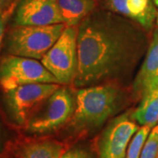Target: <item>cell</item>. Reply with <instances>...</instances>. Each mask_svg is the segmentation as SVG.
<instances>
[{"instance_id": "6da1fadb", "label": "cell", "mask_w": 158, "mask_h": 158, "mask_svg": "<svg viewBox=\"0 0 158 158\" xmlns=\"http://www.w3.org/2000/svg\"><path fill=\"white\" fill-rule=\"evenodd\" d=\"M78 27L76 88L129 78L142 55V38L129 22L113 16H91Z\"/></svg>"}, {"instance_id": "7a4b0ae2", "label": "cell", "mask_w": 158, "mask_h": 158, "mask_svg": "<svg viewBox=\"0 0 158 158\" xmlns=\"http://www.w3.org/2000/svg\"><path fill=\"white\" fill-rule=\"evenodd\" d=\"M70 125L77 131H91L121 110L126 94L116 83H107L79 89Z\"/></svg>"}, {"instance_id": "3957f363", "label": "cell", "mask_w": 158, "mask_h": 158, "mask_svg": "<svg viewBox=\"0 0 158 158\" xmlns=\"http://www.w3.org/2000/svg\"><path fill=\"white\" fill-rule=\"evenodd\" d=\"M66 24L12 27L5 36L6 55L41 60L59 39Z\"/></svg>"}, {"instance_id": "277c9868", "label": "cell", "mask_w": 158, "mask_h": 158, "mask_svg": "<svg viewBox=\"0 0 158 158\" xmlns=\"http://www.w3.org/2000/svg\"><path fill=\"white\" fill-rule=\"evenodd\" d=\"M61 86L60 84H31L4 91L3 101L8 117L15 125L25 127L42 104Z\"/></svg>"}, {"instance_id": "5b68a950", "label": "cell", "mask_w": 158, "mask_h": 158, "mask_svg": "<svg viewBox=\"0 0 158 158\" xmlns=\"http://www.w3.org/2000/svg\"><path fill=\"white\" fill-rule=\"evenodd\" d=\"M75 108L76 98L72 91L61 86L37 110L25 129L32 135H44L56 131L71 119Z\"/></svg>"}, {"instance_id": "8992f818", "label": "cell", "mask_w": 158, "mask_h": 158, "mask_svg": "<svg viewBox=\"0 0 158 158\" xmlns=\"http://www.w3.org/2000/svg\"><path fill=\"white\" fill-rule=\"evenodd\" d=\"M77 26H67L49 50L40 60L45 68L58 80L60 85L74 83L77 70Z\"/></svg>"}, {"instance_id": "52a82bcc", "label": "cell", "mask_w": 158, "mask_h": 158, "mask_svg": "<svg viewBox=\"0 0 158 158\" xmlns=\"http://www.w3.org/2000/svg\"><path fill=\"white\" fill-rule=\"evenodd\" d=\"M31 84H59L39 62L27 57L6 55L0 60V86L4 91Z\"/></svg>"}, {"instance_id": "ba28073f", "label": "cell", "mask_w": 158, "mask_h": 158, "mask_svg": "<svg viewBox=\"0 0 158 158\" xmlns=\"http://www.w3.org/2000/svg\"><path fill=\"white\" fill-rule=\"evenodd\" d=\"M128 111L113 118L98 141V158H126L132 138L139 129Z\"/></svg>"}, {"instance_id": "9c48e42d", "label": "cell", "mask_w": 158, "mask_h": 158, "mask_svg": "<svg viewBox=\"0 0 158 158\" xmlns=\"http://www.w3.org/2000/svg\"><path fill=\"white\" fill-rule=\"evenodd\" d=\"M61 23L64 22L57 0H19L13 14V27Z\"/></svg>"}, {"instance_id": "30bf717a", "label": "cell", "mask_w": 158, "mask_h": 158, "mask_svg": "<svg viewBox=\"0 0 158 158\" xmlns=\"http://www.w3.org/2000/svg\"><path fill=\"white\" fill-rule=\"evenodd\" d=\"M110 10L138 22L149 29L157 13L153 0H107Z\"/></svg>"}, {"instance_id": "8fae6325", "label": "cell", "mask_w": 158, "mask_h": 158, "mask_svg": "<svg viewBox=\"0 0 158 158\" xmlns=\"http://www.w3.org/2000/svg\"><path fill=\"white\" fill-rule=\"evenodd\" d=\"M140 96L141 102L131 116L138 125L153 128L158 124V78L149 82Z\"/></svg>"}, {"instance_id": "7c38bea8", "label": "cell", "mask_w": 158, "mask_h": 158, "mask_svg": "<svg viewBox=\"0 0 158 158\" xmlns=\"http://www.w3.org/2000/svg\"><path fill=\"white\" fill-rule=\"evenodd\" d=\"M156 78H158V29L153 34L144 62L135 79L134 95L140 96L144 87Z\"/></svg>"}, {"instance_id": "4fadbf2b", "label": "cell", "mask_w": 158, "mask_h": 158, "mask_svg": "<svg viewBox=\"0 0 158 158\" xmlns=\"http://www.w3.org/2000/svg\"><path fill=\"white\" fill-rule=\"evenodd\" d=\"M63 22L77 26L89 16L96 7V0H57Z\"/></svg>"}, {"instance_id": "5bb4252c", "label": "cell", "mask_w": 158, "mask_h": 158, "mask_svg": "<svg viewBox=\"0 0 158 158\" xmlns=\"http://www.w3.org/2000/svg\"><path fill=\"white\" fill-rule=\"evenodd\" d=\"M64 145L56 141H34L27 144L19 151V158H62Z\"/></svg>"}, {"instance_id": "9a60e30c", "label": "cell", "mask_w": 158, "mask_h": 158, "mask_svg": "<svg viewBox=\"0 0 158 158\" xmlns=\"http://www.w3.org/2000/svg\"><path fill=\"white\" fill-rule=\"evenodd\" d=\"M151 132L148 126H141L130 141L126 158H140L142 148Z\"/></svg>"}, {"instance_id": "2e32d148", "label": "cell", "mask_w": 158, "mask_h": 158, "mask_svg": "<svg viewBox=\"0 0 158 158\" xmlns=\"http://www.w3.org/2000/svg\"><path fill=\"white\" fill-rule=\"evenodd\" d=\"M158 124L153 127L142 148L140 158H157Z\"/></svg>"}, {"instance_id": "e0dca14e", "label": "cell", "mask_w": 158, "mask_h": 158, "mask_svg": "<svg viewBox=\"0 0 158 158\" xmlns=\"http://www.w3.org/2000/svg\"><path fill=\"white\" fill-rule=\"evenodd\" d=\"M17 5L18 4H13L4 10H0V48H1L2 41L5 39V36H6L5 34H6V22H7L8 19L11 16V14L14 12Z\"/></svg>"}, {"instance_id": "ac0fdd59", "label": "cell", "mask_w": 158, "mask_h": 158, "mask_svg": "<svg viewBox=\"0 0 158 158\" xmlns=\"http://www.w3.org/2000/svg\"><path fill=\"white\" fill-rule=\"evenodd\" d=\"M65 156L66 158H90L89 154L81 148H75L65 153Z\"/></svg>"}, {"instance_id": "d6986e66", "label": "cell", "mask_w": 158, "mask_h": 158, "mask_svg": "<svg viewBox=\"0 0 158 158\" xmlns=\"http://www.w3.org/2000/svg\"><path fill=\"white\" fill-rule=\"evenodd\" d=\"M13 4H18V3H10L8 0H0V10H4Z\"/></svg>"}, {"instance_id": "ffe728a7", "label": "cell", "mask_w": 158, "mask_h": 158, "mask_svg": "<svg viewBox=\"0 0 158 158\" xmlns=\"http://www.w3.org/2000/svg\"><path fill=\"white\" fill-rule=\"evenodd\" d=\"M2 138H3V133H2V127L0 125V148H1V144H2Z\"/></svg>"}, {"instance_id": "44dd1931", "label": "cell", "mask_w": 158, "mask_h": 158, "mask_svg": "<svg viewBox=\"0 0 158 158\" xmlns=\"http://www.w3.org/2000/svg\"><path fill=\"white\" fill-rule=\"evenodd\" d=\"M10 3H19V0H8Z\"/></svg>"}, {"instance_id": "7402d4cb", "label": "cell", "mask_w": 158, "mask_h": 158, "mask_svg": "<svg viewBox=\"0 0 158 158\" xmlns=\"http://www.w3.org/2000/svg\"><path fill=\"white\" fill-rule=\"evenodd\" d=\"M154 1V4L156 6H158V0H153Z\"/></svg>"}, {"instance_id": "603a6c76", "label": "cell", "mask_w": 158, "mask_h": 158, "mask_svg": "<svg viewBox=\"0 0 158 158\" xmlns=\"http://www.w3.org/2000/svg\"><path fill=\"white\" fill-rule=\"evenodd\" d=\"M62 158H66V156H65V154H64V155H63V156H62Z\"/></svg>"}, {"instance_id": "cb8c5ba5", "label": "cell", "mask_w": 158, "mask_h": 158, "mask_svg": "<svg viewBox=\"0 0 158 158\" xmlns=\"http://www.w3.org/2000/svg\"><path fill=\"white\" fill-rule=\"evenodd\" d=\"M156 19H157V27H158V12H157V16H156Z\"/></svg>"}, {"instance_id": "d4e9b609", "label": "cell", "mask_w": 158, "mask_h": 158, "mask_svg": "<svg viewBox=\"0 0 158 158\" xmlns=\"http://www.w3.org/2000/svg\"><path fill=\"white\" fill-rule=\"evenodd\" d=\"M157 158H158V155H157Z\"/></svg>"}]
</instances>
